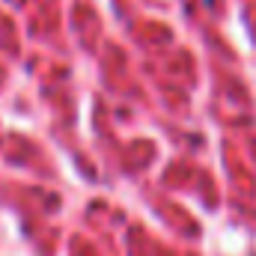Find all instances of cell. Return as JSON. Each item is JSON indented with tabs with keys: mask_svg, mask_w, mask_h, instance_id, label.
<instances>
[{
	"mask_svg": "<svg viewBox=\"0 0 256 256\" xmlns=\"http://www.w3.org/2000/svg\"><path fill=\"white\" fill-rule=\"evenodd\" d=\"M202 3H206V6H214V0H202Z\"/></svg>",
	"mask_w": 256,
	"mask_h": 256,
	"instance_id": "obj_1",
	"label": "cell"
}]
</instances>
